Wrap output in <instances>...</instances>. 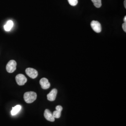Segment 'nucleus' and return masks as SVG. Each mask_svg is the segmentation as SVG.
<instances>
[{
  "label": "nucleus",
  "instance_id": "7ed1b4c3",
  "mask_svg": "<svg viewBox=\"0 0 126 126\" xmlns=\"http://www.w3.org/2000/svg\"><path fill=\"white\" fill-rule=\"evenodd\" d=\"M16 80L17 84L19 86L24 85L27 81V78L23 74H19L16 77Z\"/></svg>",
  "mask_w": 126,
  "mask_h": 126
},
{
  "label": "nucleus",
  "instance_id": "f8f14e48",
  "mask_svg": "<svg viewBox=\"0 0 126 126\" xmlns=\"http://www.w3.org/2000/svg\"><path fill=\"white\" fill-rule=\"evenodd\" d=\"M61 111L56 110L52 113V114L55 118L58 119V118H59L61 116Z\"/></svg>",
  "mask_w": 126,
  "mask_h": 126
},
{
  "label": "nucleus",
  "instance_id": "0eeeda50",
  "mask_svg": "<svg viewBox=\"0 0 126 126\" xmlns=\"http://www.w3.org/2000/svg\"><path fill=\"white\" fill-rule=\"evenodd\" d=\"M58 93V91L56 89H53L50 92V93L47 94V99L50 101H54Z\"/></svg>",
  "mask_w": 126,
  "mask_h": 126
},
{
  "label": "nucleus",
  "instance_id": "2eb2a0df",
  "mask_svg": "<svg viewBox=\"0 0 126 126\" xmlns=\"http://www.w3.org/2000/svg\"><path fill=\"white\" fill-rule=\"evenodd\" d=\"M122 28L124 32H126V23H124L122 24Z\"/></svg>",
  "mask_w": 126,
  "mask_h": 126
},
{
  "label": "nucleus",
  "instance_id": "20e7f679",
  "mask_svg": "<svg viewBox=\"0 0 126 126\" xmlns=\"http://www.w3.org/2000/svg\"><path fill=\"white\" fill-rule=\"evenodd\" d=\"M91 26L93 30L96 33H100L101 32L102 28L100 23L97 21H93L91 23Z\"/></svg>",
  "mask_w": 126,
  "mask_h": 126
},
{
  "label": "nucleus",
  "instance_id": "6e6552de",
  "mask_svg": "<svg viewBox=\"0 0 126 126\" xmlns=\"http://www.w3.org/2000/svg\"><path fill=\"white\" fill-rule=\"evenodd\" d=\"M44 116L45 119L48 121L51 122L55 121V118L53 116L52 113L49 109H45L44 112Z\"/></svg>",
  "mask_w": 126,
  "mask_h": 126
},
{
  "label": "nucleus",
  "instance_id": "9b49d317",
  "mask_svg": "<svg viewBox=\"0 0 126 126\" xmlns=\"http://www.w3.org/2000/svg\"><path fill=\"white\" fill-rule=\"evenodd\" d=\"M91 0L93 2L94 5L95 7L97 8H99L100 7H101L102 5L101 0Z\"/></svg>",
  "mask_w": 126,
  "mask_h": 126
},
{
  "label": "nucleus",
  "instance_id": "4468645a",
  "mask_svg": "<svg viewBox=\"0 0 126 126\" xmlns=\"http://www.w3.org/2000/svg\"><path fill=\"white\" fill-rule=\"evenodd\" d=\"M56 109L57 110H60V111H62L63 110V108L62 106H57L56 107Z\"/></svg>",
  "mask_w": 126,
  "mask_h": 126
},
{
  "label": "nucleus",
  "instance_id": "39448f33",
  "mask_svg": "<svg viewBox=\"0 0 126 126\" xmlns=\"http://www.w3.org/2000/svg\"><path fill=\"white\" fill-rule=\"evenodd\" d=\"M26 73L27 75L32 79H35L38 76V72L36 70L32 68H28L25 70Z\"/></svg>",
  "mask_w": 126,
  "mask_h": 126
},
{
  "label": "nucleus",
  "instance_id": "f03ea898",
  "mask_svg": "<svg viewBox=\"0 0 126 126\" xmlns=\"http://www.w3.org/2000/svg\"><path fill=\"white\" fill-rule=\"evenodd\" d=\"M16 62L14 60H10L6 65V70L9 73L14 72L16 67Z\"/></svg>",
  "mask_w": 126,
  "mask_h": 126
},
{
  "label": "nucleus",
  "instance_id": "f257e3e1",
  "mask_svg": "<svg viewBox=\"0 0 126 126\" xmlns=\"http://www.w3.org/2000/svg\"><path fill=\"white\" fill-rule=\"evenodd\" d=\"M37 98V94L34 92H28L24 94L23 98L27 103H32Z\"/></svg>",
  "mask_w": 126,
  "mask_h": 126
},
{
  "label": "nucleus",
  "instance_id": "dca6fc26",
  "mask_svg": "<svg viewBox=\"0 0 126 126\" xmlns=\"http://www.w3.org/2000/svg\"><path fill=\"white\" fill-rule=\"evenodd\" d=\"M124 7H125V8H126V0H124Z\"/></svg>",
  "mask_w": 126,
  "mask_h": 126
},
{
  "label": "nucleus",
  "instance_id": "f3484780",
  "mask_svg": "<svg viewBox=\"0 0 126 126\" xmlns=\"http://www.w3.org/2000/svg\"><path fill=\"white\" fill-rule=\"evenodd\" d=\"M124 23H126V16H125L124 18Z\"/></svg>",
  "mask_w": 126,
  "mask_h": 126
},
{
  "label": "nucleus",
  "instance_id": "1a4fd4ad",
  "mask_svg": "<svg viewBox=\"0 0 126 126\" xmlns=\"http://www.w3.org/2000/svg\"><path fill=\"white\" fill-rule=\"evenodd\" d=\"M22 108V107L20 105H17L15 107H13L11 111V114L12 115H15L17 114L21 110Z\"/></svg>",
  "mask_w": 126,
  "mask_h": 126
},
{
  "label": "nucleus",
  "instance_id": "ddd939ff",
  "mask_svg": "<svg viewBox=\"0 0 126 126\" xmlns=\"http://www.w3.org/2000/svg\"><path fill=\"white\" fill-rule=\"evenodd\" d=\"M68 2L72 6H75L78 3V0H68Z\"/></svg>",
  "mask_w": 126,
  "mask_h": 126
},
{
  "label": "nucleus",
  "instance_id": "423d86ee",
  "mask_svg": "<svg viewBox=\"0 0 126 126\" xmlns=\"http://www.w3.org/2000/svg\"><path fill=\"white\" fill-rule=\"evenodd\" d=\"M40 84L41 86V87L43 89H47L50 88V84L48 79L45 78H43L41 79Z\"/></svg>",
  "mask_w": 126,
  "mask_h": 126
},
{
  "label": "nucleus",
  "instance_id": "9d476101",
  "mask_svg": "<svg viewBox=\"0 0 126 126\" xmlns=\"http://www.w3.org/2000/svg\"><path fill=\"white\" fill-rule=\"evenodd\" d=\"M13 22L12 21L9 20L8 21H7V22L4 26L5 31L6 32L10 31L13 26Z\"/></svg>",
  "mask_w": 126,
  "mask_h": 126
}]
</instances>
